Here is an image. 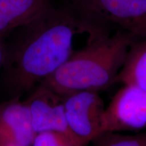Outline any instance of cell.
Returning <instances> with one entry per match:
<instances>
[{"instance_id": "1", "label": "cell", "mask_w": 146, "mask_h": 146, "mask_svg": "<svg viewBox=\"0 0 146 146\" xmlns=\"http://www.w3.org/2000/svg\"><path fill=\"white\" fill-rule=\"evenodd\" d=\"M81 22L67 1L52 5L4 39L1 83L9 99L21 98L56 72L74 51Z\"/></svg>"}, {"instance_id": "2", "label": "cell", "mask_w": 146, "mask_h": 146, "mask_svg": "<svg viewBox=\"0 0 146 146\" xmlns=\"http://www.w3.org/2000/svg\"><path fill=\"white\" fill-rule=\"evenodd\" d=\"M139 39L118 30L112 35L88 39L64 64L41 83L60 96L83 91L100 92L117 83L131 44Z\"/></svg>"}, {"instance_id": "3", "label": "cell", "mask_w": 146, "mask_h": 146, "mask_svg": "<svg viewBox=\"0 0 146 146\" xmlns=\"http://www.w3.org/2000/svg\"><path fill=\"white\" fill-rule=\"evenodd\" d=\"M89 38L110 35L117 27L146 39V0H68Z\"/></svg>"}, {"instance_id": "4", "label": "cell", "mask_w": 146, "mask_h": 146, "mask_svg": "<svg viewBox=\"0 0 146 146\" xmlns=\"http://www.w3.org/2000/svg\"><path fill=\"white\" fill-rule=\"evenodd\" d=\"M62 98L66 123L70 134L85 146L100 137L106 106L99 92L78 91Z\"/></svg>"}, {"instance_id": "5", "label": "cell", "mask_w": 146, "mask_h": 146, "mask_svg": "<svg viewBox=\"0 0 146 146\" xmlns=\"http://www.w3.org/2000/svg\"><path fill=\"white\" fill-rule=\"evenodd\" d=\"M145 128L146 90L134 85H123L106 107L102 135Z\"/></svg>"}, {"instance_id": "6", "label": "cell", "mask_w": 146, "mask_h": 146, "mask_svg": "<svg viewBox=\"0 0 146 146\" xmlns=\"http://www.w3.org/2000/svg\"><path fill=\"white\" fill-rule=\"evenodd\" d=\"M25 102L29 108L36 134L56 131L72 136L66 123L62 96L40 83L29 93Z\"/></svg>"}, {"instance_id": "7", "label": "cell", "mask_w": 146, "mask_h": 146, "mask_svg": "<svg viewBox=\"0 0 146 146\" xmlns=\"http://www.w3.org/2000/svg\"><path fill=\"white\" fill-rule=\"evenodd\" d=\"M35 135L25 100L12 98L0 103V139L21 146H31Z\"/></svg>"}, {"instance_id": "8", "label": "cell", "mask_w": 146, "mask_h": 146, "mask_svg": "<svg viewBox=\"0 0 146 146\" xmlns=\"http://www.w3.org/2000/svg\"><path fill=\"white\" fill-rule=\"evenodd\" d=\"M52 5L50 0H0V39L4 40Z\"/></svg>"}, {"instance_id": "9", "label": "cell", "mask_w": 146, "mask_h": 146, "mask_svg": "<svg viewBox=\"0 0 146 146\" xmlns=\"http://www.w3.org/2000/svg\"><path fill=\"white\" fill-rule=\"evenodd\" d=\"M117 83L146 90V39H137L131 44Z\"/></svg>"}, {"instance_id": "10", "label": "cell", "mask_w": 146, "mask_h": 146, "mask_svg": "<svg viewBox=\"0 0 146 146\" xmlns=\"http://www.w3.org/2000/svg\"><path fill=\"white\" fill-rule=\"evenodd\" d=\"M95 141L96 146H146V131L135 135L106 133Z\"/></svg>"}, {"instance_id": "11", "label": "cell", "mask_w": 146, "mask_h": 146, "mask_svg": "<svg viewBox=\"0 0 146 146\" xmlns=\"http://www.w3.org/2000/svg\"><path fill=\"white\" fill-rule=\"evenodd\" d=\"M31 146H85L66 133L44 131L36 133Z\"/></svg>"}, {"instance_id": "12", "label": "cell", "mask_w": 146, "mask_h": 146, "mask_svg": "<svg viewBox=\"0 0 146 146\" xmlns=\"http://www.w3.org/2000/svg\"><path fill=\"white\" fill-rule=\"evenodd\" d=\"M3 56H4V40L0 39V71L2 66Z\"/></svg>"}, {"instance_id": "13", "label": "cell", "mask_w": 146, "mask_h": 146, "mask_svg": "<svg viewBox=\"0 0 146 146\" xmlns=\"http://www.w3.org/2000/svg\"><path fill=\"white\" fill-rule=\"evenodd\" d=\"M0 146H21L18 144L12 143V142L6 141V140H3L0 139Z\"/></svg>"}]
</instances>
